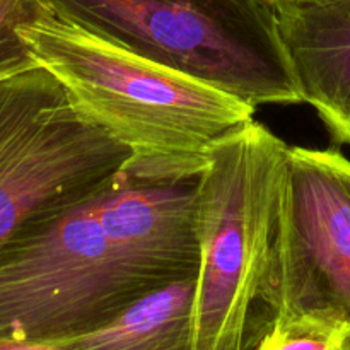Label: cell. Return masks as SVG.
<instances>
[{
	"instance_id": "obj_1",
	"label": "cell",
	"mask_w": 350,
	"mask_h": 350,
	"mask_svg": "<svg viewBox=\"0 0 350 350\" xmlns=\"http://www.w3.org/2000/svg\"><path fill=\"white\" fill-rule=\"evenodd\" d=\"M197 180L122 174L27 226L0 250V340L57 344L197 272Z\"/></svg>"
},
{
	"instance_id": "obj_2",
	"label": "cell",
	"mask_w": 350,
	"mask_h": 350,
	"mask_svg": "<svg viewBox=\"0 0 350 350\" xmlns=\"http://www.w3.org/2000/svg\"><path fill=\"white\" fill-rule=\"evenodd\" d=\"M75 108L132 152L135 181L197 180L211 150L255 120L243 99L105 40L50 9L19 29Z\"/></svg>"
},
{
	"instance_id": "obj_3",
	"label": "cell",
	"mask_w": 350,
	"mask_h": 350,
	"mask_svg": "<svg viewBox=\"0 0 350 350\" xmlns=\"http://www.w3.org/2000/svg\"><path fill=\"white\" fill-rule=\"evenodd\" d=\"M55 16L253 108L303 103L270 0H43Z\"/></svg>"
},
{
	"instance_id": "obj_4",
	"label": "cell",
	"mask_w": 350,
	"mask_h": 350,
	"mask_svg": "<svg viewBox=\"0 0 350 350\" xmlns=\"http://www.w3.org/2000/svg\"><path fill=\"white\" fill-rule=\"evenodd\" d=\"M287 147L253 120L208 154L197 180L191 350H248L250 314L269 267Z\"/></svg>"
},
{
	"instance_id": "obj_5",
	"label": "cell",
	"mask_w": 350,
	"mask_h": 350,
	"mask_svg": "<svg viewBox=\"0 0 350 350\" xmlns=\"http://www.w3.org/2000/svg\"><path fill=\"white\" fill-rule=\"evenodd\" d=\"M132 152L85 118L40 64L0 79V250L125 174Z\"/></svg>"
},
{
	"instance_id": "obj_6",
	"label": "cell",
	"mask_w": 350,
	"mask_h": 350,
	"mask_svg": "<svg viewBox=\"0 0 350 350\" xmlns=\"http://www.w3.org/2000/svg\"><path fill=\"white\" fill-rule=\"evenodd\" d=\"M260 301L267 318L327 311L350 323V159L287 147Z\"/></svg>"
},
{
	"instance_id": "obj_7",
	"label": "cell",
	"mask_w": 350,
	"mask_h": 350,
	"mask_svg": "<svg viewBox=\"0 0 350 350\" xmlns=\"http://www.w3.org/2000/svg\"><path fill=\"white\" fill-rule=\"evenodd\" d=\"M303 103L337 146H350V0L275 2Z\"/></svg>"
},
{
	"instance_id": "obj_8",
	"label": "cell",
	"mask_w": 350,
	"mask_h": 350,
	"mask_svg": "<svg viewBox=\"0 0 350 350\" xmlns=\"http://www.w3.org/2000/svg\"><path fill=\"white\" fill-rule=\"evenodd\" d=\"M197 272L174 279L85 334L57 342L68 350H191Z\"/></svg>"
},
{
	"instance_id": "obj_9",
	"label": "cell",
	"mask_w": 350,
	"mask_h": 350,
	"mask_svg": "<svg viewBox=\"0 0 350 350\" xmlns=\"http://www.w3.org/2000/svg\"><path fill=\"white\" fill-rule=\"evenodd\" d=\"M349 330L345 318L327 311L267 318L252 350H340Z\"/></svg>"
},
{
	"instance_id": "obj_10",
	"label": "cell",
	"mask_w": 350,
	"mask_h": 350,
	"mask_svg": "<svg viewBox=\"0 0 350 350\" xmlns=\"http://www.w3.org/2000/svg\"><path fill=\"white\" fill-rule=\"evenodd\" d=\"M46 10L43 0H0V79L36 64L19 29Z\"/></svg>"
},
{
	"instance_id": "obj_11",
	"label": "cell",
	"mask_w": 350,
	"mask_h": 350,
	"mask_svg": "<svg viewBox=\"0 0 350 350\" xmlns=\"http://www.w3.org/2000/svg\"><path fill=\"white\" fill-rule=\"evenodd\" d=\"M0 350H68L65 347L50 344H24V342H3L0 340Z\"/></svg>"
},
{
	"instance_id": "obj_12",
	"label": "cell",
	"mask_w": 350,
	"mask_h": 350,
	"mask_svg": "<svg viewBox=\"0 0 350 350\" xmlns=\"http://www.w3.org/2000/svg\"><path fill=\"white\" fill-rule=\"evenodd\" d=\"M270 2H317V0H270Z\"/></svg>"
},
{
	"instance_id": "obj_13",
	"label": "cell",
	"mask_w": 350,
	"mask_h": 350,
	"mask_svg": "<svg viewBox=\"0 0 350 350\" xmlns=\"http://www.w3.org/2000/svg\"><path fill=\"white\" fill-rule=\"evenodd\" d=\"M340 350H350V330H349V334H347V338H345L344 345H342V349H340Z\"/></svg>"
}]
</instances>
